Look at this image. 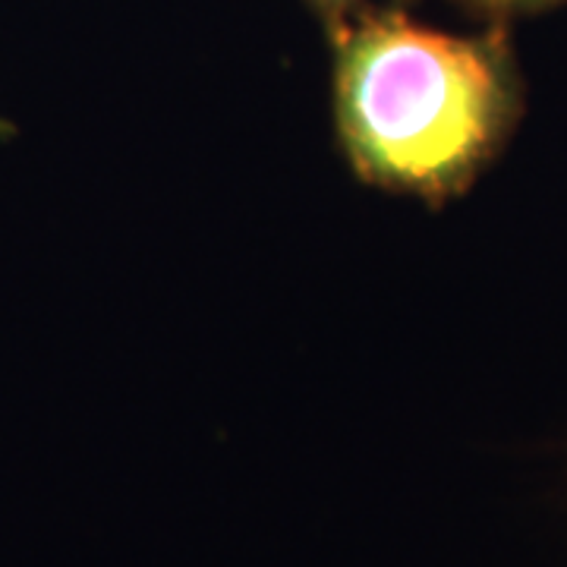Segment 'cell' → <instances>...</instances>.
Returning a JSON list of instances; mask_svg holds the SVG:
<instances>
[{
	"label": "cell",
	"mask_w": 567,
	"mask_h": 567,
	"mask_svg": "<svg viewBox=\"0 0 567 567\" xmlns=\"http://www.w3.org/2000/svg\"><path fill=\"white\" fill-rule=\"evenodd\" d=\"M328 39L338 140L369 186L451 203L495 164L524 117L507 25L451 35L401 7H363Z\"/></svg>",
	"instance_id": "obj_1"
},
{
	"label": "cell",
	"mask_w": 567,
	"mask_h": 567,
	"mask_svg": "<svg viewBox=\"0 0 567 567\" xmlns=\"http://www.w3.org/2000/svg\"><path fill=\"white\" fill-rule=\"evenodd\" d=\"M451 3L483 25H511L514 20H527L555 7H565L567 0H451Z\"/></svg>",
	"instance_id": "obj_2"
},
{
	"label": "cell",
	"mask_w": 567,
	"mask_h": 567,
	"mask_svg": "<svg viewBox=\"0 0 567 567\" xmlns=\"http://www.w3.org/2000/svg\"><path fill=\"white\" fill-rule=\"evenodd\" d=\"M306 7L319 17L324 32H331L334 25H341L347 17H353L357 10H363L365 0H306Z\"/></svg>",
	"instance_id": "obj_3"
}]
</instances>
